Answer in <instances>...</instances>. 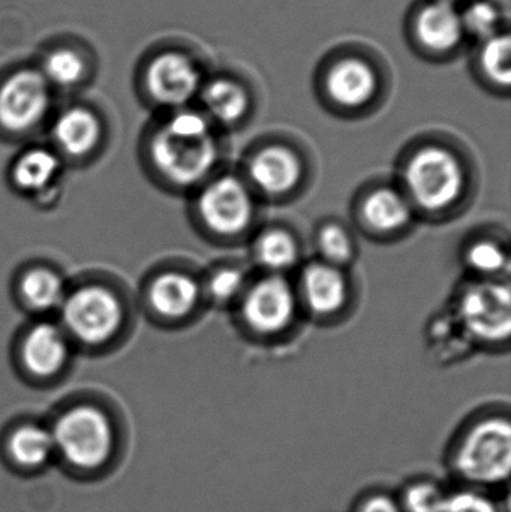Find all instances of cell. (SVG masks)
I'll list each match as a JSON object with an SVG mask.
<instances>
[{"mask_svg":"<svg viewBox=\"0 0 511 512\" xmlns=\"http://www.w3.org/2000/svg\"><path fill=\"white\" fill-rule=\"evenodd\" d=\"M459 6L468 41H483L509 29L503 9L494 0H468Z\"/></svg>","mask_w":511,"mask_h":512,"instance_id":"cell-29","label":"cell"},{"mask_svg":"<svg viewBox=\"0 0 511 512\" xmlns=\"http://www.w3.org/2000/svg\"><path fill=\"white\" fill-rule=\"evenodd\" d=\"M245 265L237 262H221L210 268L203 283L204 300L221 309H234L252 280Z\"/></svg>","mask_w":511,"mask_h":512,"instance_id":"cell-24","label":"cell"},{"mask_svg":"<svg viewBox=\"0 0 511 512\" xmlns=\"http://www.w3.org/2000/svg\"><path fill=\"white\" fill-rule=\"evenodd\" d=\"M50 430L54 450L77 471H98L111 459L116 442L114 427L98 406H72L57 417Z\"/></svg>","mask_w":511,"mask_h":512,"instance_id":"cell-9","label":"cell"},{"mask_svg":"<svg viewBox=\"0 0 511 512\" xmlns=\"http://www.w3.org/2000/svg\"><path fill=\"white\" fill-rule=\"evenodd\" d=\"M294 286L302 313L318 324H335L353 309L356 289L347 268L312 259L300 265Z\"/></svg>","mask_w":511,"mask_h":512,"instance_id":"cell-12","label":"cell"},{"mask_svg":"<svg viewBox=\"0 0 511 512\" xmlns=\"http://www.w3.org/2000/svg\"><path fill=\"white\" fill-rule=\"evenodd\" d=\"M204 116L219 131H237L248 125L257 110V93L248 77L233 69L207 75L198 95Z\"/></svg>","mask_w":511,"mask_h":512,"instance_id":"cell-15","label":"cell"},{"mask_svg":"<svg viewBox=\"0 0 511 512\" xmlns=\"http://www.w3.org/2000/svg\"><path fill=\"white\" fill-rule=\"evenodd\" d=\"M20 295L24 303L36 312L60 309L66 292L62 277L56 271L35 267L26 271L20 280Z\"/></svg>","mask_w":511,"mask_h":512,"instance_id":"cell-26","label":"cell"},{"mask_svg":"<svg viewBox=\"0 0 511 512\" xmlns=\"http://www.w3.org/2000/svg\"><path fill=\"white\" fill-rule=\"evenodd\" d=\"M203 283L186 270H165L153 277L147 301L156 316L180 322L192 318L203 303Z\"/></svg>","mask_w":511,"mask_h":512,"instance_id":"cell-17","label":"cell"},{"mask_svg":"<svg viewBox=\"0 0 511 512\" xmlns=\"http://www.w3.org/2000/svg\"><path fill=\"white\" fill-rule=\"evenodd\" d=\"M450 2L456 3V5H462V3L468 2V0H450Z\"/></svg>","mask_w":511,"mask_h":512,"instance_id":"cell-33","label":"cell"},{"mask_svg":"<svg viewBox=\"0 0 511 512\" xmlns=\"http://www.w3.org/2000/svg\"><path fill=\"white\" fill-rule=\"evenodd\" d=\"M455 318L473 345L485 351H509L511 291L509 279H471L455 297Z\"/></svg>","mask_w":511,"mask_h":512,"instance_id":"cell-8","label":"cell"},{"mask_svg":"<svg viewBox=\"0 0 511 512\" xmlns=\"http://www.w3.org/2000/svg\"><path fill=\"white\" fill-rule=\"evenodd\" d=\"M84 72H86V63L83 57L74 50L60 48V50L51 51L45 57L44 72L41 74L48 83L59 87H71L81 81Z\"/></svg>","mask_w":511,"mask_h":512,"instance_id":"cell-30","label":"cell"},{"mask_svg":"<svg viewBox=\"0 0 511 512\" xmlns=\"http://www.w3.org/2000/svg\"><path fill=\"white\" fill-rule=\"evenodd\" d=\"M407 38L423 59L431 62L455 59L468 42L461 6L450 0H419L408 14Z\"/></svg>","mask_w":511,"mask_h":512,"instance_id":"cell-11","label":"cell"},{"mask_svg":"<svg viewBox=\"0 0 511 512\" xmlns=\"http://www.w3.org/2000/svg\"><path fill=\"white\" fill-rule=\"evenodd\" d=\"M450 487L434 477H414L396 492L402 512H443Z\"/></svg>","mask_w":511,"mask_h":512,"instance_id":"cell-28","label":"cell"},{"mask_svg":"<svg viewBox=\"0 0 511 512\" xmlns=\"http://www.w3.org/2000/svg\"><path fill=\"white\" fill-rule=\"evenodd\" d=\"M350 512H402V508L396 492L377 487L357 496Z\"/></svg>","mask_w":511,"mask_h":512,"instance_id":"cell-32","label":"cell"},{"mask_svg":"<svg viewBox=\"0 0 511 512\" xmlns=\"http://www.w3.org/2000/svg\"><path fill=\"white\" fill-rule=\"evenodd\" d=\"M206 78V69L197 57L168 50L153 57L147 66L146 87L156 104L174 111L198 99Z\"/></svg>","mask_w":511,"mask_h":512,"instance_id":"cell-14","label":"cell"},{"mask_svg":"<svg viewBox=\"0 0 511 512\" xmlns=\"http://www.w3.org/2000/svg\"><path fill=\"white\" fill-rule=\"evenodd\" d=\"M390 69L378 51L359 42L338 45L324 56L315 74V92L330 113L359 119L386 101Z\"/></svg>","mask_w":511,"mask_h":512,"instance_id":"cell-4","label":"cell"},{"mask_svg":"<svg viewBox=\"0 0 511 512\" xmlns=\"http://www.w3.org/2000/svg\"><path fill=\"white\" fill-rule=\"evenodd\" d=\"M353 216L360 231L378 242L401 239L417 222L413 206L396 182L365 186L354 200Z\"/></svg>","mask_w":511,"mask_h":512,"instance_id":"cell-13","label":"cell"},{"mask_svg":"<svg viewBox=\"0 0 511 512\" xmlns=\"http://www.w3.org/2000/svg\"><path fill=\"white\" fill-rule=\"evenodd\" d=\"M192 213L201 233L222 246L248 242L258 230L257 195L240 173L218 171L194 192Z\"/></svg>","mask_w":511,"mask_h":512,"instance_id":"cell-5","label":"cell"},{"mask_svg":"<svg viewBox=\"0 0 511 512\" xmlns=\"http://www.w3.org/2000/svg\"><path fill=\"white\" fill-rule=\"evenodd\" d=\"M60 173V159L48 149L27 150L12 168V180L20 191L42 194Z\"/></svg>","mask_w":511,"mask_h":512,"instance_id":"cell-25","label":"cell"},{"mask_svg":"<svg viewBox=\"0 0 511 512\" xmlns=\"http://www.w3.org/2000/svg\"><path fill=\"white\" fill-rule=\"evenodd\" d=\"M6 450L9 459L24 469L41 468L56 453L51 430L39 424H23L12 430Z\"/></svg>","mask_w":511,"mask_h":512,"instance_id":"cell-23","label":"cell"},{"mask_svg":"<svg viewBox=\"0 0 511 512\" xmlns=\"http://www.w3.org/2000/svg\"><path fill=\"white\" fill-rule=\"evenodd\" d=\"M102 126L98 117L86 108L63 111L53 126L57 147L72 158L89 155L101 141Z\"/></svg>","mask_w":511,"mask_h":512,"instance_id":"cell-22","label":"cell"},{"mask_svg":"<svg viewBox=\"0 0 511 512\" xmlns=\"http://www.w3.org/2000/svg\"><path fill=\"white\" fill-rule=\"evenodd\" d=\"M233 310L239 330L257 342L284 340L302 316L293 280L279 274L252 277Z\"/></svg>","mask_w":511,"mask_h":512,"instance_id":"cell-6","label":"cell"},{"mask_svg":"<svg viewBox=\"0 0 511 512\" xmlns=\"http://www.w3.org/2000/svg\"><path fill=\"white\" fill-rule=\"evenodd\" d=\"M471 69L480 86L509 98L511 86V38L509 29L476 42Z\"/></svg>","mask_w":511,"mask_h":512,"instance_id":"cell-20","label":"cell"},{"mask_svg":"<svg viewBox=\"0 0 511 512\" xmlns=\"http://www.w3.org/2000/svg\"><path fill=\"white\" fill-rule=\"evenodd\" d=\"M153 171L177 191H197L221 171L224 141L221 131L194 108L174 110L149 141Z\"/></svg>","mask_w":511,"mask_h":512,"instance_id":"cell-2","label":"cell"},{"mask_svg":"<svg viewBox=\"0 0 511 512\" xmlns=\"http://www.w3.org/2000/svg\"><path fill=\"white\" fill-rule=\"evenodd\" d=\"M308 167L305 150L293 140L269 137L257 141L246 152L239 173L258 200L287 203L308 186Z\"/></svg>","mask_w":511,"mask_h":512,"instance_id":"cell-7","label":"cell"},{"mask_svg":"<svg viewBox=\"0 0 511 512\" xmlns=\"http://www.w3.org/2000/svg\"><path fill=\"white\" fill-rule=\"evenodd\" d=\"M59 310L66 336L87 346L111 342L125 321V309L119 295L96 283L80 286L66 294Z\"/></svg>","mask_w":511,"mask_h":512,"instance_id":"cell-10","label":"cell"},{"mask_svg":"<svg viewBox=\"0 0 511 512\" xmlns=\"http://www.w3.org/2000/svg\"><path fill=\"white\" fill-rule=\"evenodd\" d=\"M20 357L30 375L39 379L53 378L68 363V336L57 325L39 322L24 336Z\"/></svg>","mask_w":511,"mask_h":512,"instance_id":"cell-18","label":"cell"},{"mask_svg":"<svg viewBox=\"0 0 511 512\" xmlns=\"http://www.w3.org/2000/svg\"><path fill=\"white\" fill-rule=\"evenodd\" d=\"M314 246L318 259L335 267L348 270L357 258L356 237L347 225L336 219L318 225L314 234Z\"/></svg>","mask_w":511,"mask_h":512,"instance_id":"cell-27","label":"cell"},{"mask_svg":"<svg viewBox=\"0 0 511 512\" xmlns=\"http://www.w3.org/2000/svg\"><path fill=\"white\" fill-rule=\"evenodd\" d=\"M50 107V87L38 71L21 69L0 86V126L23 134L38 126Z\"/></svg>","mask_w":511,"mask_h":512,"instance_id":"cell-16","label":"cell"},{"mask_svg":"<svg viewBox=\"0 0 511 512\" xmlns=\"http://www.w3.org/2000/svg\"><path fill=\"white\" fill-rule=\"evenodd\" d=\"M396 185L410 201L417 219L450 221L473 200L476 168L452 138L426 135L402 153Z\"/></svg>","mask_w":511,"mask_h":512,"instance_id":"cell-1","label":"cell"},{"mask_svg":"<svg viewBox=\"0 0 511 512\" xmlns=\"http://www.w3.org/2000/svg\"><path fill=\"white\" fill-rule=\"evenodd\" d=\"M443 512H506V510L498 493L453 484Z\"/></svg>","mask_w":511,"mask_h":512,"instance_id":"cell-31","label":"cell"},{"mask_svg":"<svg viewBox=\"0 0 511 512\" xmlns=\"http://www.w3.org/2000/svg\"><path fill=\"white\" fill-rule=\"evenodd\" d=\"M249 242L252 261L261 273L288 276L302 265V242L293 230L284 225L258 228Z\"/></svg>","mask_w":511,"mask_h":512,"instance_id":"cell-19","label":"cell"},{"mask_svg":"<svg viewBox=\"0 0 511 512\" xmlns=\"http://www.w3.org/2000/svg\"><path fill=\"white\" fill-rule=\"evenodd\" d=\"M461 259L471 279H509V242L500 234H474L462 246Z\"/></svg>","mask_w":511,"mask_h":512,"instance_id":"cell-21","label":"cell"},{"mask_svg":"<svg viewBox=\"0 0 511 512\" xmlns=\"http://www.w3.org/2000/svg\"><path fill=\"white\" fill-rule=\"evenodd\" d=\"M444 465L455 486L507 492L511 474V418L507 406L474 412L447 445Z\"/></svg>","mask_w":511,"mask_h":512,"instance_id":"cell-3","label":"cell"}]
</instances>
